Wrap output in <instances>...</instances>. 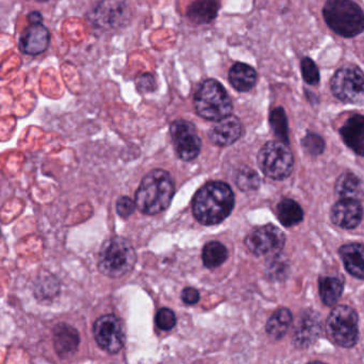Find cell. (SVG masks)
I'll use <instances>...</instances> for the list:
<instances>
[{"label": "cell", "mask_w": 364, "mask_h": 364, "mask_svg": "<svg viewBox=\"0 0 364 364\" xmlns=\"http://www.w3.org/2000/svg\"><path fill=\"white\" fill-rule=\"evenodd\" d=\"M228 258V250L220 242L212 241L205 244L203 250V264L208 269L220 267Z\"/></svg>", "instance_id": "obj_26"}, {"label": "cell", "mask_w": 364, "mask_h": 364, "mask_svg": "<svg viewBox=\"0 0 364 364\" xmlns=\"http://www.w3.org/2000/svg\"><path fill=\"white\" fill-rule=\"evenodd\" d=\"M336 194L340 197V199L361 200L364 198L363 181L353 173H346L341 175L336 182Z\"/></svg>", "instance_id": "obj_22"}, {"label": "cell", "mask_w": 364, "mask_h": 364, "mask_svg": "<svg viewBox=\"0 0 364 364\" xmlns=\"http://www.w3.org/2000/svg\"><path fill=\"white\" fill-rule=\"evenodd\" d=\"M136 201L132 200L130 197L124 196L117 200V212L121 218H128L136 211Z\"/></svg>", "instance_id": "obj_32"}, {"label": "cell", "mask_w": 364, "mask_h": 364, "mask_svg": "<svg viewBox=\"0 0 364 364\" xmlns=\"http://www.w3.org/2000/svg\"><path fill=\"white\" fill-rule=\"evenodd\" d=\"M363 216V205L360 201L355 199H340L331 208V220L341 228H356L360 224Z\"/></svg>", "instance_id": "obj_14"}, {"label": "cell", "mask_w": 364, "mask_h": 364, "mask_svg": "<svg viewBox=\"0 0 364 364\" xmlns=\"http://www.w3.org/2000/svg\"><path fill=\"white\" fill-rule=\"evenodd\" d=\"M326 328L336 344L353 348L359 338L358 314L348 306H338L329 314Z\"/></svg>", "instance_id": "obj_7"}, {"label": "cell", "mask_w": 364, "mask_h": 364, "mask_svg": "<svg viewBox=\"0 0 364 364\" xmlns=\"http://www.w3.org/2000/svg\"><path fill=\"white\" fill-rule=\"evenodd\" d=\"M303 147L309 155L318 156L324 151L325 141L316 134H308L304 138Z\"/></svg>", "instance_id": "obj_30"}, {"label": "cell", "mask_w": 364, "mask_h": 364, "mask_svg": "<svg viewBox=\"0 0 364 364\" xmlns=\"http://www.w3.org/2000/svg\"><path fill=\"white\" fill-rule=\"evenodd\" d=\"M79 342L80 339L76 329L68 324L55 326L53 331V346L60 356H68L76 352Z\"/></svg>", "instance_id": "obj_18"}, {"label": "cell", "mask_w": 364, "mask_h": 364, "mask_svg": "<svg viewBox=\"0 0 364 364\" xmlns=\"http://www.w3.org/2000/svg\"><path fill=\"white\" fill-rule=\"evenodd\" d=\"M339 254L348 273L364 279V244H346L340 248Z\"/></svg>", "instance_id": "obj_19"}, {"label": "cell", "mask_w": 364, "mask_h": 364, "mask_svg": "<svg viewBox=\"0 0 364 364\" xmlns=\"http://www.w3.org/2000/svg\"><path fill=\"white\" fill-rule=\"evenodd\" d=\"M220 0H195L186 11V16L196 25L211 23L218 16Z\"/></svg>", "instance_id": "obj_20"}, {"label": "cell", "mask_w": 364, "mask_h": 364, "mask_svg": "<svg viewBox=\"0 0 364 364\" xmlns=\"http://www.w3.org/2000/svg\"><path fill=\"white\" fill-rule=\"evenodd\" d=\"M309 364H325V363H318V361H314V363H310Z\"/></svg>", "instance_id": "obj_35"}, {"label": "cell", "mask_w": 364, "mask_h": 364, "mask_svg": "<svg viewBox=\"0 0 364 364\" xmlns=\"http://www.w3.org/2000/svg\"><path fill=\"white\" fill-rule=\"evenodd\" d=\"M175 186L170 173L153 170L141 181L136 193V209L146 215H156L170 207Z\"/></svg>", "instance_id": "obj_2"}, {"label": "cell", "mask_w": 364, "mask_h": 364, "mask_svg": "<svg viewBox=\"0 0 364 364\" xmlns=\"http://www.w3.org/2000/svg\"><path fill=\"white\" fill-rule=\"evenodd\" d=\"M343 280L338 277H322L320 279V294L323 303L333 306L338 303L343 292Z\"/></svg>", "instance_id": "obj_25"}, {"label": "cell", "mask_w": 364, "mask_h": 364, "mask_svg": "<svg viewBox=\"0 0 364 364\" xmlns=\"http://www.w3.org/2000/svg\"><path fill=\"white\" fill-rule=\"evenodd\" d=\"M94 337L102 350L117 354L123 348L125 340L121 321L112 314L98 318L94 324Z\"/></svg>", "instance_id": "obj_11"}, {"label": "cell", "mask_w": 364, "mask_h": 364, "mask_svg": "<svg viewBox=\"0 0 364 364\" xmlns=\"http://www.w3.org/2000/svg\"><path fill=\"white\" fill-rule=\"evenodd\" d=\"M136 87H138L139 91L142 92V93L153 92L156 87L155 79L151 74L142 75L136 82Z\"/></svg>", "instance_id": "obj_33"}, {"label": "cell", "mask_w": 364, "mask_h": 364, "mask_svg": "<svg viewBox=\"0 0 364 364\" xmlns=\"http://www.w3.org/2000/svg\"><path fill=\"white\" fill-rule=\"evenodd\" d=\"M321 318L316 312L308 311L301 316L294 333L295 346L301 348L314 344L321 333Z\"/></svg>", "instance_id": "obj_16"}, {"label": "cell", "mask_w": 364, "mask_h": 364, "mask_svg": "<svg viewBox=\"0 0 364 364\" xmlns=\"http://www.w3.org/2000/svg\"><path fill=\"white\" fill-rule=\"evenodd\" d=\"M258 164L265 176L274 181H284L292 173L294 157L288 144L282 141H271L259 151Z\"/></svg>", "instance_id": "obj_6"}, {"label": "cell", "mask_w": 364, "mask_h": 364, "mask_svg": "<svg viewBox=\"0 0 364 364\" xmlns=\"http://www.w3.org/2000/svg\"><path fill=\"white\" fill-rule=\"evenodd\" d=\"M340 134L350 149L358 155L364 156L363 115L356 114L350 117L342 126Z\"/></svg>", "instance_id": "obj_17"}, {"label": "cell", "mask_w": 364, "mask_h": 364, "mask_svg": "<svg viewBox=\"0 0 364 364\" xmlns=\"http://www.w3.org/2000/svg\"><path fill=\"white\" fill-rule=\"evenodd\" d=\"M229 82L239 92H248L257 82V72L248 64L237 62L229 70Z\"/></svg>", "instance_id": "obj_21"}, {"label": "cell", "mask_w": 364, "mask_h": 364, "mask_svg": "<svg viewBox=\"0 0 364 364\" xmlns=\"http://www.w3.org/2000/svg\"><path fill=\"white\" fill-rule=\"evenodd\" d=\"M237 188L240 190L245 191H255L260 186V177L258 173L248 166H244L241 170L237 172Z\"/></svg>", "instance_id": "obj_28"}, {"label": "cell", "mask_w": 364, "mask_h": 364, "mask_svg": "<svg viewBox=\"0 0 364 364\" xmlns=\"http://www.w3.org/2000/svg\"><path fill=\"white\" fill-rule=\"evenodd\" d=\"M235 207V194L228 184L211 181L201 186L194 198L192 209L195 218L205 226L226 220Z\"/></svg>", "instance_id": "obj_1"}, {"label": "cell", "mask_w": 364, "mask_h": 364, "mask_svg": "<svg viewBox=\"0 0 364 364\" xmlns=\"http://www.w3.org/2000/svg\"><path fill=\"white\" fill-rule=\"evenodd\" d=\"M292 314L286 308L277 310L267 321V333L272 339L279 340L286 335L292 323Z\"/></svg>", "instance_id": "obj_23"}, {"label": "cell", "mask_w": 364, "mask_h": 364, "mask_svg": "<svg viewBox=\"0 0 364 364\" xmlns=\"http://www.w3.org/2000/svg\"><path fill=\"white\" fill-rule=\"evenodd\" d=\"M156 324L161 331H171L176 325V316L168 308H162L156 316Z\"/></svg>", "instance_id": "obj_31"}, {"label": "cell", "mask_w": 364, "mask_h": 364, "mask_svg": "<svg viewBox=\"0 0 364 364\" xmlns=\"http://www.w3.org/2000/svg\"><path fill=\"white\" fill-rule=\"evenodd\" d=\"M269 123H271V127L275 136H277L282 142L288 144V119H287L286 112H284V109H274V110L272 111L271 115H269Z\"/></svg>", "instance_id": "obj_27"}, {"label": "cell", "mask_w": 364, "mask_h": 364, "mask_svg": "<svg viewBox=\"0 0 364 364\" xmlns=\"http://www.w3.org/2000/svg\"><path fill=\"white\" fill-rule=\"evenodd\" d=\"M127 0H102L92 15L93 23L104 29H114L127 21Z\"/></svg>", "instance_id": "obj_13"}, {"label": "cell", "mask_w": 364, "mask_h": 364, "mask_svg": "<svg viewBox=\"0 0 364 364\" xmlns=\"http://www.w3.org/2000/svg\"><path fill=\"white\" fill-rule=\"evenodd\" d=\"M323 16L338 36L354 38L364 31V12L353 0H327Z\"/></svg>", "instance_id": "obj_3"}, {"label": "cell", "mask_w": 364, "mask_h": 364, "mask_svg": "<svg viewBox=\"0 0 364 364\" xmlns=\"http://www.w3.org/2000/svg\"><path fill=\"white\" fill-rule=\"evenodd\" d=\"M29 23L30 25L19 40V47L26 55H41L48 48L50 34L43 25V17L40 12L30 13Z\"/></svg>", "instance_id": "obj_12"}, {"label": "cell", "mask_w": 364, "mask_h": 364, "mask_svg": "<svg viewBox=\"0 0 364 364\" xmlns=\"http://www.w3.org/2000/svg\"><path fill=\"white\" fill-rule=\"evenodd\" d=\"M301 74L304 80L310 85H316L320 82V72L318 66L310 58H304L301 63Z\"/></svg>", "instance_id": "obj_29"}, {"label": "cell", "mask_w": 364, "mask_h": 364, "mask_svg": "<svg viewBox=\"0 0 364 364\" xmlns=\"http://www.w3.org/2000/svg\"><path fill=\"white\" fill-rule=\"evenodd\" d=\"M197 114L208 121H220L232 113L233 105L225 87L214 79L201 83L194 97Z\"/></svg>", "instance_id": "obj_5"}, {"label": "cell", "mask_w": 364, "mask_h": 364, "mask_svg": "<svg viewBox=\"0 0 364 364\" xmlns=\"http://www.w3.org/2000/svg\"><path fill=\"white\" fill-rule=\"evenodd\" d=\"M331 91L346 104L364 105V74L354 65L344 66L331 79Z\"/></svg>", "instance_id": "obj_8"}, {"label": "cell", "mask_w": 364, "mask_h": 364, "mask_svg": "<svg viewBox=\"0 0 364 364\" xmlns=\"http://www.w3.org/2000/svg\"><path fill=\"white\" fill-rule=\"evenodd\" d=\"M177 156L183 161H193L198 157L201 149V140L197 134L196 127L191 122L178 119L171 126Z\"/></svg>", "instance_id": "obj_10"}, {"label": "cell", "mask_w": 364, "mask_h": 364, "mask_svg": "<svg viewBox=\"0 0 364 364\" xmlns=\"http://www.w3.org/2000/svg\"><path fill=\"white\" fill-rule=\"evenodd\" d=\"M136 262L134 246L126 237H113L102 244L98 269L108 277L119 278L132 272Z\"/></svg>", "instance_id": "obj_4"}, {"label": "cell", "mask_w": 364, "mask_h": 364, "mask_svg": "<svg viewBox=\"0 0 364 364\" xmlns=\"http://www.w3.org/2000/svg\"><path fill=\"white\" fill-rule=\"evenodd\" d=\"M286 244V237L278 227L264 225L252 229L245 237V245L256 256L277 255Z\"/></svg>", "instance_id": "obj_9"}, {"label": "cell", "mask_w": 364, "mask_h": 364, "mask_svg": "<svg viewBox=\"0 0 364 364\" xmlns=\"http://www.w3.org/2000/svg\"><path fill=\"white\" fill-rule=\"evenodd\" d=\"M277 216L284 226L292 227L299 224L304 218V211L301 205L290 198H284L278 203Z\"/></svg>", "instance_id": "obj_24"}, {"label": "cell", "mask_w": 364, "mask_h": 364, "mask_svg": "<svg viewBox=\"0 0 364 364\" xmlns=\"http://www.w3.org/2000/svg\"><path fill=\"white\" fill-rule=\"evenodd\" d=\"M181 299L186 305H195L198 303L200 295L194 288H186L181 293Z\"/></svg>", "instance_id": "obj_34"}, {"label": "cell", "mask_w": 364, "mask_h": 364, "mask_svg": "<svg viewBox=\"0 0 364 364\" xmlns=\"http://www.w3.org/2000/svg\"><path fill=\"white\" fill-rule=\"evenodd\" d=\"M243 134V125L237 117L229 115L216 122L209 132V139L220 147L229 146L237 142Z\"/></svg>", "instance_id": "obj_15"}]
</instances>
